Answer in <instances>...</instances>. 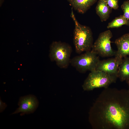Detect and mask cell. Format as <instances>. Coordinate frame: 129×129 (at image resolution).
Here are the masks:
<instances>
[{
  "label": "cell",
  "mask_w": 129,
  "mask_h": 129,
  "mask_svg": "<svg viewBox=\"0 0 129 129\" xmlns=\"http://www.w3.org/2000/svg\"><path fill=\"white\" fill-rule=\"evenodd\" d=\"M4 1V0H0V6L2 5Z\"/></svg>",
  "instance_id": "e0dca14e"
},
{
  "label": "cell",
  "mask_w": 129,
  "mask_h": 129,
  "mask_svg": "<svg viewBox=\"0 0 129 129\" xmlns=\"http://www.w3.org/2000/svg\"><path fill=\"white\" fill-rule=\"evenodd\" d=\"M72 51V48L69 44L54 41L50 46L49 56L51 60L55 61L59 68L66 69L70 64Z\"/></svg>",
  "instance_id": "3957f363"
},
{
  "label": "cell",
  "mask_w": 129,
  "mask_h": 129,
  "mask_svg": "<svg viewBox=\"0 0 129 129\" xmlns=\"http://www.w3.org/2000/svg\"><path fill=\"white\" fill-rule=\"evenodd\" d=\"M97 0H67L72 8L82 14L86 13Z\"/></svg>",
  "instance_id": "30bf717a"
},
{
  "label": "cell",
  "mask_w": 129,
  "mask_h": 129,
  "mask_svg": "<svg viewBox=\"0 0 129 129\" xmlns=\"http://www.w3.org/2000/svg\"><path fill=\"white\" fill-rule=\"evenodd\" d=\"M7 105L5 103H4L0 100V112H2L6 107Z\"/></svg>",
  "instance_id": "2e32d148"
},
{
  "label": "cell",
  "mask_w": 129,
  "mask_h": 129,
  "mask_svg": "<svg viewBox=\"0 0 129 129\" xmlns=\"http://www.w3.org/2000/svg\"><path fill=\"white\" fill-rule=\"evenodd\" d=\"M91 111L95 129H129V89L104 88Z\"/></svg>",
  "instance_id": "6da1fadb"
},
{
  "label": "cell",
  "mask_w": 129,
  "mask_h": 129,
  "mask_svg": "<svg viewBox=\"0 0 129 129\" xmlns=\"http://www.w3.org/2000/svg\"><path fill=\"white\" fill-rule=\"evenodd\" d=\"M96 11L101 21H106L109 18L112 11L104 0H99L96 8Z\"/></svg>",
  "instance_id": "8fae6325"
},
{
  "label": "cell",
  "mask_w": 129,
  "mask_h": 129,
  "mask_svg": "<svg viewBox=\"0 0 129 129\" xmlns=\"http://www.w3.org/2000/svg\"><path fill=\"white\" fill-rule=\"evenodd\" d=\"M18 105L19 108L13 114L20 113L23 114L33 113L37 108L38 102L35 96L29 95L20 97Z\"/></svg>",
  "instance_id": "52a82bcc"
},
{
  "label": "cell",
  "mask_w": 129,
  "mask_h": 129,
  "mask_svg": "<svg viewBox=\"0 0 129 129\" xmlns=\"http://www.w3.org/2000/svg\"><path fill=\"white\" fill-rule=\"evenodd\" d=\"M114 43L117 48L115 57L123 59L126 56H129V33L116 39Z\"/></svg>",
  "instance_id": "9c48e42d"
},
{
  "label": "cell",
  "mask_w": 129,
  "mask_h": 129,
  "mask_svg": "<svg viewBox=\"0 0 129 129\" xmlns=\"http://www.w3.org/2000/svg\"><path fill=\"white\" fill-rule=\"evenodd\" d=\"M117 76L109 74L102 71L96 70L90 71L82 85L83 90L90 91L95 88H107L115 83Z\"/></svg>",
  "instance_id": "277c9868"
},
{
  "label": "cell",
  "mask_w": 129,
  "mask_h": 129,
  "mask_svg": "<svg viewBox=\"0 0 129 129\" xmlns=\"http://www.w3.org/2000/svg\"><path fill=\"white\" fill-rule=\"evenodd\" d=\"M124 17L129 21V0L124 1L121 6Z\"/></svg>",
  "instance_id": "5bb4252c"
},
{
  "label": "cell",
  "mask_w": 129,
  "mask_h": 129,
  "mask_svg": "<svg viewBox=\"0 0 129 129\" xmlns=\"http://www.w3.org/2000/svg\"><path fill=\"white\" fill-rule=\"evenodd\" d=\"M123 59L115 57L106 59L100 60L95 70L103 71L109 74L117 76L118 68Z\"/></svg>",
  "instance_id": "ba28073f"
},
{
  "label": "cell",
  "mask_w": 129,
  "mask_h": 129,
  "mask_svg": "<svg viewBox=\"0 0 129 129\" xmlns=\"http://www.w3.org/2000/svg\"><path fill=\"white\" fill-rule=\"evenodd\" d=\"M126 82H127V83L128 84L129 86V80H127V81H126Z\"/></svg>",
  "instance_id": "ac0fdd59"
},
{
  "label": "cell",
  "mask_w": 129,
  "mask_h": 129,
  "mask_svg": "<svg viewBox=\"0 0 129 129\" xmlns=\"http://www.w3.org/2000/svg\"><path fill=\"white\" fill-rule=\"evenodd\" d=\"M111 9L117 10L119 7V0H104Z\"/></svg>",
  "instance_id": "9a60e30c"
},
{
  "label": "cell",
  "mask_w": 129,
  "mask_h": 129,
  "mask_svg": "<svg viewBox=\"0 0 129 129\" xmlns=\"http://www.w3.org/2000/svg\"><path fill=\"white\" fill-rule=\"evenodd\" d=\"M123 25L129 26V21L122 15L116 17L109 23L107 27L108 29L118 28Z\"/></svg>",
  "instance_id": "4fadbf2b"
},
{
  "label": "cell",
  "mask_w": 129,
  "mask_h": 129,
  "mask_svg": "<svg viewBox=\"0 0 129 129\" xmlns=\"http://www.w3.org/2000/svg\"><path fill=\"white\" fill-rule=\"evenodd\" d=\"M70 16L75 24L73 43L75 52L80 54L91 50L93 43L92 33L88 26L83 25L77 21L72 8Z\"/></svg>",
  "instance_id": "7a4b0ae2"
},
{
  "label": "cell",
  "mask_w": 129,
  "mask_h": 129,
  "mask_svg": "<svg viewBox=\"0 0 129 129\" xmlns=\"http://www.w3.org/2000/svg\"><path fill=\"white\" fill-rule=\"evenodd\" d=\"M117 76L121 82L129 80V56L124 57L119 66Z\"/></svg>",
  "instance_id": "7c38bea8"
},
{
  "label": "cell",
  "mask_w": 129,
  "mask_h": 129,
  "mask_svg": "<svg viewBox=\"0 0 129 129\" xmlns=\"http://www.w3.org/2000/svg\"><path fill=\"white\" fill-rule=\"evenodd\" d=\"M100 60L99 56L91 50L71 59L70 64L79 72L84 73L95 70Z\"/></svg>",
  "instance_id": "5b68a950"
},
{
  "label": "cell",
  "mask_w": 129,
  "mask_h": 129,
  "mask_svg": "<svg viewBox=\"0 0 129 129\" xmlns=\"http://www.w3.org/2000/svg\"><path fill=\"white\" fill-rule=\"evenodd\" d=\"M113 36L110 30L101 33L93 44L91 50L102 57L115 56L116 51L113 50L111 45V39Z\"/></svg>",
  "instance_id": "8992f818"
}]
</instances>
